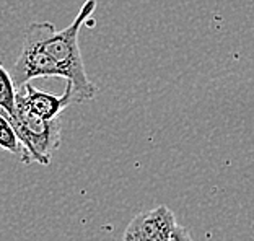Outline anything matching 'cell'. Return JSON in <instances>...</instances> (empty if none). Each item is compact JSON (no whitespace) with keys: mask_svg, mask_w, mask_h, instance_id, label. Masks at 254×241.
<instances>
[{"mask_svg":"<svg viewBox=\"0 0 254 241\" xmlns=\"http://www.w3.org/2000/svg\"><path fill=\"white\" fill-rule=\"evenodd\" d=\"M16 90L11 73L3 65L0 67V111L8 119L16 116Z\"/></svg>","mask_w":254,"mask_h":241,"instance_id":"52a82bcc","label":"cell"},{"mask_svg":"<svg viewBox=\"0 0 254 241\" xmlns=\"http://www.w3.org/2000/svg\"><path fill=\"white\" fill-rule=\"evenodd\" d=\"M176 219L166 205H158L148 212L135 215L126 228L124 235L152 241H161L175 228Z\"/></svg>","mask_w":254,"mask_h":241,"instance_id":"5b68a950","label":"cell"},{"mask_svg":"<svg viewBox=\"0 0 254 241\" xmlns=\"http://www.w3.org/2000/svg\"><path fill=\"white\" fill-rule=\"evenodd\" d=\"M56 26L49 21L31 23L23 38V48L18 60L15 62L11 78L16 90L23 88L33 78L39 77H62V68L44 49L46 41L56 33Z\"/></svg>","mask_w":254,"mask_h":241,"instance_id":"7a4b0ae2","label":"cell"},{"mask_svg":"<svg viewBox=\"0 0 254 241\" xmlns=\"http://www.w3.org/2000/svg\"><path fill=\"white\" fill-rule=\"evenodd\" d=\"M95 8L96 0H86L70 25L64 28V30H57L44 44L46 53L57 62V65L64 72V78L73 83L78 96L83 101H90L95 98L96 87L86 75L78 46V33L83 23L91 18V15L95 13Z\"/></svg>","mask_w":254,"mask_h":241,"instance_id":"6da1fadb","label":"cell"},{"mask_svg":"<svg viewBox=\"0 0 254 241\" xmlns=\"http://www.w3.org/2000/svg\"><path fill=\"white\" fill-rule=\"evenodd\" d=\"M8 120L31 153L33 162L49 165L53 153L61 147V119H44L38 116L16 98V116Z\"/></svg>","mask_w":254,"mask_h":241,"instance_id":"3957f363","label":"cell"},{"mask_svg":"<svg viewBox=\"0 0 254 241\" xmlns=\"http://www.w3.org/2000/svg\"><path fill=\"white\" fill-rule=\"evenodd\" d=\"M0 145L3 150L10 152L11 155L18 157L21 163L30 165L33 163L31 153L28 152V148L25 147V143L21 142L20 135L16 134V130L13 129V125L10 124V120L0 114Z\"/></svg>","mask_w":254,"mask_h":241,"instance_id":"8992f818","label":"cell"},{"mask_svg":"<svg viewBox=\"0 0 254 241\" xmlns=\"http://www.w3.org/2000/svg\"><path fill=\"white\" fill-rule=\"evenodd\" d=\"M16 98L25 103L34 114H38V116H41L44 119H57L65 108L83 101L78 96L72 82H67L65 91H64L62 95L41 91V90L34 88L31 83H28L18 90Z\"/></svg>","mask_w":254,"mask_h":241,"instance_id":"277c9868","label":"cell"}]
</instances>
